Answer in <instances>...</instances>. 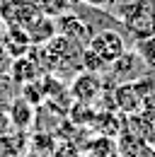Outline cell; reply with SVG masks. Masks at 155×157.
<instances>
[{
	"mask_svg": "<svg viewBox=\"0 0 155 157\" xmlns=\"http://www.w3.org/2000/svg\"><path fill=\"white\" fill-rule=\"evenodd\" d=\"M136 53L143 58L145 65H155V36H148V39H138L136 41Z\"/></svg>",
	"mask_w": 155,
	"mask_h": 157,
	"instance_id": "14",
	"label": "cell"
},
{
	"mask_svg": "<svg viewBox=\"0 0 155 157\" xmlns=\"http://www.w3.org/2000/svg\"><path fill=\"white\" fill-rule=\"evenodd\" d=\"M39 78V65L32 58L22 56V58H12L10 65V80L17 82V85H27V82H34Z\"/></svg>",
	"mask_w": 155,
	"mask_h": 157,
	"instance_id": "11",
	"label": "cell"
},
{
	"mask_svg": "<svg viewBox=\"0 0 155 157\" xmlns=\"http://www.w3.org/2000/svg\"><path fill=\"white\" fill-rule=\"evenodd\" d=\"M2 36H5V24L0 22V46H2Z\"/></svg>",
	"mask_w": 155,
	"mask_h": 157,
	"instance_id": "18",
	"label": "cell"
},
{
	"mask_svg": "<svg viewBox=\"0 0 155 157\" xmlns=\"http://www.w3.org/2000/svg\"><path fill=\"white\" fill-rule=\"evenodd\" d=\"M29 145H32V152H37L41 157H51L54 150H56V143H54V138L49 136V133H37V136L29 140Z\"/></svg>",
	"mask_w": 155,
	"mask_h": 157,
	"instance_id": "13",
	"label": "cell"
},
{
	"mask_svg": "<svg viewBox=\"0 0 155 157\" xmlns=\"http://www.w3.org/2000/svg\"><path fill=\"white\" fill-rule=\"evenodd\" d=\"M87 5H95V7H102V5H112L114 0H85Z\"/></svg>",
	"mask_w": 155,
	"mask_h": 157,
	"instance_id": "17",
	"label": "cell"
},
{
	"mask_svg": "<svg viewBox=\"0 0 155 157\" xmlns=\"http://www.w3.org/2000/svg\"><path fill=\"white\" fill-rule=\"evenodd\" d=\"M27 140H17L10 133H0V157H22Z\"/></svg>",
	"mask_w": 155,
	"mask_h": 157,
	"instance_id": "12",
	"label": "cell"
},
{
	"mask_svg": "<svg viewBox=\"0 0 155 157\" xmlns=\"http://www.w3.org/2000/svg\"><path fill=\"white\" fill-rule=\"evenodd\" d=\"M32 41L27 36V32L22 27H5V36H2V48L7 51L10 58H22L29 51Z\"/></svg>",
	"mask_w": 155,
	"mask_h": 157,
	"instance_id": "9",
	"label": "cell"
},
{
	"mask_svg": "<svg viewBox=\"0 0 155 157\" xmlns=\"http://www.w3.org/2000/svg\"><path fill=\"white\" fill-rule=\"evenodd\" d=\"M99 92H102V78L97 73H87V70L78 73L68 87V94L80 104H92L99 97Z\"/></svg>",
	"mask_w": 155,
	"mask_h": 157,
	"instance_id": "5",
	"label": "cell"
},
{
	"mask_svg": "<svg viewBox=\"0 0 155 157\" xmlns=\"http://www.w3.org/2000/svg\"><path fill=\"white\" fill-rule=\"evenodd\" d=\"M34 116H37L34 106H32L24 97L12 99V104L7 106V121H10V126H12V128H17V131L29 128V126L34 123Z\"/></svg>",
	"mask_w": 155,
	"mask_h": 157,
	"instance_id": "8",
	"label": "cell"
},
{
	"mask_svg": "<svg viewBox=\"0 0 155 157\" xmlns=\"http://www.w3.org/2000/svg\"><path fill=\"white\" fill-rule=\"evenodd\" d=\"M70 118L75 123H92L97 118V114L92 111V104H80V101H75V106L70 109Z\"/></svg>",
	"mask_w": 155,
	"mask_h": 157,
	"instance_id": "15",
	"label": "cell"
},
{
	"mask_svg": "<svg viewBox=\"0 0 155 157\" xmlns=\"http://www.w3.org/2000/svg\"><path fill=\"white\" fill-rule=\"evenodd\" d=\"M56 32L61 34V36H66L68 41H73L75 46H80V48H87V44H90V39H92V29L80 20L75 12L58 15Z\"/></svg>",
	"mask_w": 155,
	"mask_h": 157,
	"instance_id": "4",
	"label": "cell"
},
{
	"mask_svg": "<svg viewBox=\"0 0 155 157\" xmlns=\"http://www.w3.org/2000/svg\"><path fill=\"white\" fill-rule=\"evenodd\" d=\"M22 157H41V155H37V152H32V150H29L27 155H22Z\"/></svg>",
	"mask_w": 155,
	"mask_h": 157,
	"instance_id": "20",
	"label": "cell"
},
{
	"mask_svg": "<svg viewBox=\"0 0 155 157\" xmlns=\"http://www.w3.org/2000/svg\"><path fill=\"white\" fill-rule=\"evenodd\" d=\"M24 32H27L29 41H32V46H44L46 41H51L58 34L56 32V20H51V17L44 15V12L29 22V24L24 27Z\"/></svg>",
	"mask_w": 155,
	"mask_h": 157,
	"instance_id": "7",
	"label": "cell"
},
{
	"mask_svg": "<svg viewBox=\"0 0 155 157\" xmlns=\"http://www.w3.org/2000/svg\"><path fill=\"white\" fill-rule=\"evenodd\" d=\"M109 68H112V75H114L116 80H121V82H136V80L143 75L145 63H143V58H141L136 51H126V53L119 60H114Z\"/></svg>",
	"mask_w": 155,
	"mask_h": 157,
	"instance_id": "6",
	"label": "cell"
},
{
	"mask_svg": "<svg viewBox=\"0 0 155 157\" xmlns=\"http://www.w3.org/2000/svg\"><path fill=\"white\" fill-rule=\"evenodd\" d=\"M148 152H150V157H155V140L150 143V147H148Z\"/></svg>",
	"mask_w": 155,
	"mask_h": 157,
	"instance_id": "19",
	"label": "cell"
},
{
	"mask_svg": "<svg viewBox=\"0 0 155 157\" xmlns=\"http://www.w3.org/2000/svg\"><path fill=\"white\" fill-rule=\"evenodd\" d=\"M87 48H90L97 58L109 68L114 60H119L124 53H126V41H124V36H121L119 32H114V29H104V32L92 34Z\"/></svg>",
	"mask_w": 155,
	"mask_h": 157,
	"instance_id": "2",
	"label": "cell"
},
{
	"mask_svg": "<svg viewBox=\"0 0 155 157\" xmlns=\"http://www.w3.org/2000/svg\"><path fill=\"white\" fill-rule=\"evenodd\" d=\"M114 101L124 114H136V111L141 109V101H143V99L136 92L133 82H121L114 90Z\"/></svg>",
	"mask_w": 155,
	"mask_h": 157,
	"instance_id": "10",
	"label": "cell"
},
{
	"mask_svg": "<svg viewBox=\"0 0 155 157\" xmlns=\"http://www.w3.org/2000/svg\"><path fill=\"white\" fill-rule=\"evenodd\" d=\"M7 58H10V56H7V51H5L2 46H0V70H2L5 65H7Z\"/></svg>",
	"mask_w": 155,
	"mask_h": 157,
	"instance_id": "16",
	"label": "cell"
},
{
	"mask_svg": "<svg viewBox=\"0 0 155 157\" xmlns=\"http://www.w3.org/2000/svg\"><path fill=\"white\" fill-rule=\"evenodd\" d=\"M116 17L136 41L155 36V0H129L119 5Z\"/></svg>",
	"mask_w": 155,
	"mask_h": 157,
	"instance_id": "1",
	"label": "cell"
},
{
	"mask_svg": "<svg viewBox=\"0 0 155 157\" xmlns=\"http://www.w3.org/2000/svg\"><path fill=\"white\" fill-rule=\"evenodd\" d=\"M39 15H41V10H39L37 0H2L0 2V22L5 27H22L24 29Z\"/></svg>",
	"mask_w": 155,
	"mask_h": 157,
	"instance_id": "3",
	"label": "cell"
}]
</instances>
